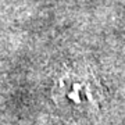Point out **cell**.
I'll list each match as a JSON object with an SVG mask.
<instances>
[{"label":"cell","instance_id":"cell-1","mask_svg":"<svg viewBox=\"0 0 125 125\" xmlns=\"http://www.w3.org/2000/svg\"><path fill=\"white\" fill-rule=\"evenodd\" d=\"M60 100L74 107L92 103L93 94L88 81L78 75H67L60 79Z\"/></svg>","mask_w":125,"mask_h":125}]
</instances>
